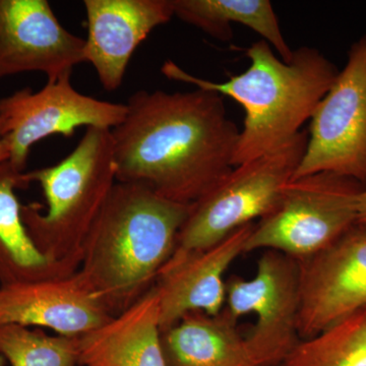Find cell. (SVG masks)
Listing matches in <instances>:
<instances>
[{
  "instance_id": "cell-8",
  "label": "cell",
  "mask_w": 366,
  "mask_h": 366,
  "mask_svg": "<svg viewBox=\"0 0 366 366\" xmlns=\"http://www.w3.org/2000/svg\"><path fill=\"white\" fill-rule=\"evenodd\" d=\"M71 74L50 79L40 91L30 88L0 99L1 137L9 162L25 172L34 144L46 137H69L79 127L112 129L127 114L125 103L99 100L74 89Z\"/></svg>"
},
{
  "instance_id": "cell-17",
  "label": "cell",
  "mask_w": 366,
  "mask_h": 366,
  "mask_svg": "<svg viewBox=\"0 0 366 366\" xmlns=\"http://www.w3.org/2000/svg\"><path fill=\"white\" fill-rule=\"evenodd\" d=\"M9 161L0 164V286L69 276L76 269L51 261L29 234L16 189L28 183Z\"/></svg>"
},
{
  "instance_id": "cell-12",
  "label": "cell",
  "mask_w": 366,
  "mask_h": 366,
  "mask_svg": "<svg viewBox=\"0 0 366 366\" xmlns=\"http://www.w3.org/2000/svg\"><path fill=\"white\" fill-rule=\"evenodd\" d=\"M254 223L247 224L209 249L172 254L155 286L159 296L161 332L192 312L216 317L226 302L224 274L244 252Z\"/></svg>"
},
{
  "instance_id": "cell-14",
  "label": "cell",
  "mask_w": 366,
  "mask_h": 366,
  "mask_svg": "<svg viewBox=\"0 0 366 366\" xmlns=\"http://www.w3.org/2000/svg\"><path fill=\"white\" fill-rule=\"evenodd\" d=\"M85 62L106 91H115L137 47L174 16L172 0H85Z\"/></svg>"
},
{
  "instance_id": "cell-6",
  "label": "cell",
  "mask_w": 366,
  "mask_h": 366,
  "mask_svg": "<svg viewBox=\"0 0 366 366\" xmlns=\"http://www.w3.org/2000/svg\"><path fill=\"white\" fill-rule=\"evenodd\" d=\"M365 189L329 172L291 180L276 208L254 224L244 252L276 250L296 259L317 254L357 224L358 197Z\"/></svg>"
},
{
  "instance_id": "cell-2",
  "label": "cell",
  "mask_w": 366,
  "mask_h": 366,
  "mask_svg": "<svg viewBox=\"0 0 366 366\" xmlns=\"http://www.w3.org/2000/svg\"><path fill=\"white\" fill-rule=\"evenodd\" d=\"M192 207L142 184L115 183L91 229L78 269L112 315L153 287Z\"/></svg>"
},
{
  "instance_id": "cell-23",
  "label": "cell",
  "mask_w": 366,
  "mask_h": 366,
  "mask_svg": "<svg viewBox=\"0 0 366 366\" xmlns=\"http://www.w3.org/2000/svg\"><path fill=\"white\" fill-rule=\"evenodd\" d=\"M4 363H6V360L0 355V366H4Z\"/></svg>"
},
{
  "instance_id": "cell-9",
  "label": "cell",
  "mask_w": 366,
  "mask_h": 366,
  "mask_svg": "<svg viewBox=\"0 0 366 366\" xmlns=\"http://www.w3.org/2000/svg\"><path fill=\"white\" fill-rule=\"evenodd\" d=\"M300 288L298 259L276 250H264L254 278L226 282L223 312L236 322L242 315L257 317L244 338L259 366H278L301 340Z\"/></svg>"
},
{
  "instance_id": "cell-13",
  "label": "cell",
  "mask_w": 366,
  "mask_h": 366,
  "mask_svg": "<svg viewBox=\"0 0 366 366\" xmlns=\"http://www.w3.org/2000/svg\"><path fill=\"white\" fill-rule=\"evenodd\" d=\"M113 317L79 272L45 280L0 286V325L52 330L79 338Z\"/></svg>"
},
{
  "instance_id": "cell-1",
  "label": "cell",
  "mask_w": 366,
  "mask_h": 366,
  "mask_svg": "<svg viewBox=\"0 0 366 366\" xmlns=\"http://www.w3.org/2000/svg\"><path fill=\"white\" fill-rule=\"evenodd\" d=\"M112 129L117 182L194 204L233 169L240 131L214 91H139Z\"/></svg>"
},
{
  "instance_id": "cell-11",
  "label": "cell",
  "mask_w": 366,
  "mask_h": 366,
  "mask_svg": "<svg viewBox=\"0 0 366 366\" xmlns=\"http://www.w3.org/2000/svg\"><path fill=\"white\" fill-rule=\"evenodd\" d=\"M85 39L60 24L46 0H0V79L38 71L48 81L85 62Z\"/></svg>"
},
{
  "instance_id": "cell-21",
  "label": "cell",
  "mask_w": 366,
  "mask_h": 366,
  "mask_svg": "<svg viewBox=\"0 0 366 366\" xmlns=\"http://www.w3.org/2000/svg\"><path fill=\"white\" fill-rule=\"evenodd\" d=\"M357 224L366 228V189L358 197Z\"/></svg>"
},
{
  "instance_id": "cell-20",
  "label": "cell",
  "mask_w": 366,
  "mask_h": 366,
  "mask_svg": "<svg viewBox=\"0 0 366 366\" xmlns=\"http://www.w3.org/2000/svg\"><path fill=\"white\" fill-rule=\"evenodd\" d=\"M0 355L11 366H78L79 338L50 336L20 325H0Z\"/></svg>"
},
{
  "instance_id": "cell-5",
  "label": "cell",
  "mask_w": 366,
  "mask_h": 366,
  "mask_svg": "<svg viewBox=\"0 0 366 366\" xmlns=\"http://www.w3.org/2000/svg\"><path fill=\"white\" fill-rule=\"evenodd\" d=\"M307 142V131H301L278 150L233 167L192 204L172 254L209 249L255 219L269 215L293 179Z\"/></svg>"
},
{
  "instance_id": "cell-10",
  "label": "cell",
  "mask_w": 366,
  "mask_h": 366,
  "mask_svg": "<svg viewBox=\"0 0 366 366\" xmlns=\"http://www.w3.org/2000/svg\"><path fill=\"white\" fill-rule=\"evenodd\" d=\"M298 262L300 339L312 338L366 307V228L356 224Z\"/></svg>"
},
{
  "instance_id": "cell-18",
  "label": "cell",
  "mask_w": 366,
  "mask_h": 366,
  "mask_svg": "<svg viewBox=\"0 0 366 366\" xmlns=\"http://www.w3.org/2000/svg\"><path fill=\"white\" fill-rule=\"evenodd\" d=\"M174 16L221 41L232 38L233 23L249 26L273 46L283 61L292 59L269 0H172Z\"/></svg>"
},
{
  "instance_id": "cell-15",
  "label": "cell",
  "mask_w": 366,
  "mask_h": 366,
  "mask_svg": "<svg viewBox=\"0 0 366 366\" xmlns=\"http://www.w3.org/2000/svg\"><path fill=\"white\" fill-rule=\"evenodd\" d=\"M159 296L153 286L131 307L79 337L81 366H167L161 342Z\"/></svg>"
},
{
  "instance_id": "cell-16",
  "label": "cell",
  "mask_w": 366,
  "mask_h": 366,
  "mask_svg": "<svg viewBox=\"0 0 366 366\" xmlns=\"http://www.w3.org/2000/svg\"><path fill=\"white\" fill-rule=\"evenodd\" d=\"M237 322L221 312L184 315L161 334L167 366H259Z\"/></svg>"
},
{
  "instance_id": "cell-3",
  "label": "cell",
  "mask_w": 366,
  "mask_h": 366,
  "mask_svg": "<svg viewBox=\"0 0 366 366\" xmlns=\"http://www.w3.org/2000/svg\"><path fill=\"white\" fill-rule=\"evenodd\" d=\"M247 55L249 69L222 83L194 76L172 60L161 67L167 79L217 92L242 106L245 117L234 167L290 143L312 119L340 71L322 52L308 46L293 50L289 62L277 56L262 39L252 43Z\"/></svg>"
},
{
  "instance_id": "cell-22",
  "label": "cell",
  "mask_w": 366,
  "mask_h": 366,
  "mask_svg": "<svg viewBox=\"0 0 366 366\" xmlns=\"http://www.w3.org/2000/svg\"><path fill=\"white\" fill-rule=\"evenodd\" d=\"M1 120H0V164L9 161V149L1 137Z\"/></svg>"
},
{
  "instance_id": "cell-7",
  "label": "cell",
  "mask_w": 366,
  "mask_h": 366,
  "mask_svg": "<svg viewBox=\"0 0 366 366\" xmlns=\"http://www.w3.org/2000/svg\"><path fill=\"white\" fill-rule=\"evenodd\" d=\"M307 134L293 179L329 172L366 187V35L351 46L346 66L315 108Z\"/></svg>"
},
{
  "instance_id": "cell-19",
  "label": "cell",
  "mask_w": 366,
  "mask_h": 366,
  "mask_svg": "<svg viewBox=\"0 0 366 366\" xmlns=\"http://www.w3.org/2000/svg\"><path fill=\"white\" fill-rule=\"evenodd\" d=\"M278 366H366V307L301 339Z\"/></svg>"
},
{
  "instance_id": "cell-4",
  "label": "cell",
  "mask_w": 366,
  "mask_h": 366,
  "mask_svg": "<svg viewBox=\"0 0 366 366\" xmlns=\"http://www.w3.org/2000/svg\"><path fill=\"white\" fill-rule=\"evenodd\" d=\"M40 185L44 204H21V217L38 249L51 261L78 271L96 219L117 183L110 129H86L59 163L24 173Z\"/></svg>"
}]
</instances>
